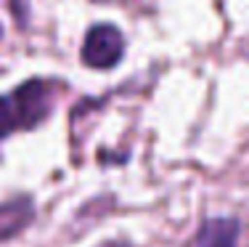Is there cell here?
I'll return each instance as SVG.
<instances>
[{
  "label": "cell",
  "mask_w": 249,
  "mask_h": 247,
  "mask_svg": "<svg viewBox=\"0 0 249 247\" xmlns=\"http://www.w3.org/2000/svg\"><path fill=\"white\" fill-rule=\"evenodd\" d=\"M58 96V82L27 80L19 88L0 96V141L14 131H32L51 114Z\"/></svg>",
  "instance_id": "obj_1"
},
{
  "label": "cell",
  "mask_w": 249,
  "mask_h": 247,
  "mask_svg": "<svg viewBox=\"0 0 249 247\" xmlns=\"http://www.w3.org/2000/svg\"><path fill=\"white\" fill-rule=\"evenodd\" d=\"M124 54V38L114 24H96L82 43V61L90 69H111Z\"/></svg>",
  "instance_id": "obj_2"
},
{
  "label": "cell",
  "mask_w": 249,
  "mask_h": 247,
  "mask_svg": "<svg viewBox=\"0 0 249 247\" xmlns=\"http://www.w3.org/2000/svg\"><path fill=\"white\" fill-rule=\"evenodd\" d=\"M241 226L233 218H210L201 223L194 247H239Z\"/></svg>",
  "instance_id": "obj_3"
},
{
  "label": "cell",
  "mask_w": 249,
  "mask_h": 247,
  "mask_svg": "<svg viewBox=\"0 0 249 247\" xmlns=\"http://www.w3.org/2000/svg\"><path fill=\"white\" fill-rule=\"evenodd\" d=\"M35 218V205L29 197H16L0 205V242L16 237L19 231L32 223Z\"/></svg>",
  "instance_id": "obj_4"
},
{
  "label": "cell",
  "mask_w": 249,
  "mask_h": 247,
  "mask_svg": "<svg viewBox=\"0 0 249 247\" xmlns=\"http://www.w3.org/2000/svg\"><path fill=\"white\" fill-rule=\"evenodd\" d=\"M8 5H11V14H14L16 24L27 27L29 24V3L27 0H8Z\"/></svg>",
  "instance_id": "obj_5"
},
{
  "label": "cell",
  "mask_w": 249,
  "mask_h": 247,
  "mask_svg": "<svg viewBox=\"0 0 249 247\" xmlns=\"http://www.w3.org/2000/svg\"><path fill=\"white\" fill-rule=\"evenodd\" d=\"M101 247H130L127 242H120V239H114V242H106V245H101Z\"/></svg>",
  "instance_id": "obj_6"
},
{
  "label": "cell",
  "mask_w": 249,
  "mask_h": 247,
  "mask_svg": "<svg viewBox=\"0 0 249 247\" xmlns=\"http://www.w3.org/2000/svg\"><path fill=\"white\" fill-rule=\"evenodd\" d=\"M96 3H130V0H96Z\"/></svg>",
  "instance_id": "obj_7"
},
{
  "label": "cell",
  "mask_w": 249,
  "mask_h": 247,
  "mask_svg": "<svg viewBox=\"0 0 249 247\" xmlns=\"http://www.w3.org/2000/svg\"><path fill=\"white\" fill-rule=\"evenodd\" d=\"M0 35H3V29H0Z\"/></svg>",
  "instance_id": "obj_8"
}]
</instances>
